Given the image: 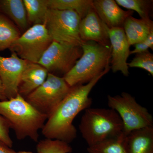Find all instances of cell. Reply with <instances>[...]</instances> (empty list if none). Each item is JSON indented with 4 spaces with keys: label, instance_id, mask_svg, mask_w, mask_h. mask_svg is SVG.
Returning a JSON list of instances; mask_svg holds the SVG:
<instances>
[{
    "label": "cell",
    "instance_id": "obj_1",
    "mask_svg": "<svg viewBox=\"0 0 153 153\" xmlns=\"http://www.w3.org/2000/svg\"><path fill=\"white\" fill-rule=\"evenodd\" d=\"M110 69V66H108L90 82L71 88L42 129V134L46 139L59 140L69 144L76 138L77 131L73 125V120L79 112L90 108L92 99L89 97V94L100 79Z\"/></svg>",
    "mask_w": 153,
    "mask_h": 153
},
{
    "label": "cell",
    "instance_id": "obj_2",
    "mask_svg": "<svg viewBox=\"0 0 153 153\" xmlns=\"http://www.w3.org/2000/svg\"><path fill=\"white\" fill-rule=\"evenodd\" d=\"M0 115L7 121L18 140L29 137L36 142L38 131L48 119L19 94L13 98L0 101Z\"/></svg>",
    "mask_w": 153,
    "mask_h": 153
},
{
    "label": "cell",
    "instance_id": "obj_3",
    "mask_svg": "<svg viewBox=\"0 0 153 153\" xmlns=\"http://www.w3.org/2000/svg\"><path fill=\"white\" fill-rule=\"evenodd\" d=\"M82 54L74 66L63 77L70 87L90 82L110 66L111 46L94 41L84 42Z\"/></svg>",
    "mask_w": 153,
    "mask_h": 153
},
{
    "label": "cell",
    "instance_id": "obj_4",
    "mask_svg": "<svg viewBox=\"0 0 153 153\" xmlns=\"http://www.w3.org/2000/svg\"><path fill=\"white\" fill-rule=\"evenodd\" d=\"M79 128L89 147L118 136L123 133V126L114 110L90 107L85 110Z\"/></svg>",
    "mask_w": 153,
    "mask_h": 153
},
{
    "label": "cell",
    "instance_id": "obj_5",
    "mask_svg": "<svg viewBox=\"0 0 153 153\" xmlns=\"http://www.w3.org/2000/svg\"><path fill=\"white\" fill-rule=\"evenodd\" d=\"M107 99L108 106L120 117L123 123V133L126 136L134 131L153 127L152 115L131 94L123 92L120 95H108Z\"/></svg>",
    "mask_w": 153,
    "mask_h": 153
},
{
    "label": "cell",
    "instance_id": "obj_6",
    "mask_svg": "<svg viewBox=\"0 0 153 153\" xmlns=\"http://www.w3.org/2000/svg\"><path fill=\"white\" fill-rule=\"evenodd\" d=\"M81 20L75 11L49 9L44 25L52 41L81 47L84 42L79 36Z\"/></svg>",
    "mask_w": 153,
    "mask_h": 153
},
{
    "label": "cell",
    "instance_id": "obj_7",
    "mask_svg": "<svg viewBox=\"0 0 153 153\" xmlns=\"http://www.w3.org/2000/svg\"><path fill=\"white\" fill-rule=\"evenodd\" d=\"M71 88L63 77L49 73L44 83L25 99L48 118L68 94Z\"/></svg>",
    "mask_w": 153,
    "mask_h": 153
},
{
    "label": "cell",
    "instance_id": "obj_8",
    "mask_svg": "<svg viewBox=\"0 0 153 153\" xmlns=\"http://www.w3.org/2000/svg\"><path fill=\"white\" fill-rule=\"evenodd\" d=\"M52 41L44 25H35L22 33L9 49L23 60L38 63Z\"/></svg>",
    "mask_w": 153,
    "mask_h": 153
},
{
    "label": "cell",
    "instance_id": "obj_9",
    "mask_svg": "<svg viewBox=\"0 0 153 153\" xmlns=\"http://www.w3.org/2000/svg\"><path fill=\"white\" fill-rule=\"evenodd\" d=\"M82 54L80 46L53 41L38 63L44 66L49 73L64 75L74 66Z\"/></svg>",
    "mask_w": 153,
    "mask_h": 153
},
{
    "label": "cell",
    "instance_id": "obj_10",
    "mask_svg": "<svg viewBox=\"0 0 153 153\" xmlns=\"http://www.w3.org/2000/svg\"><path fill=\"white\" fill-rule=\"evenodd\" d=\"M27 62L15 52H12L9 57L0 56V79L7 99L18 94L20 79Z\"/></svg>",
    "mask_w": 153,
    "mask_h": 153
},
{
    "label": "cell",
    "instance_id": "obj_11",
    "mask_svg": "<svg viewBox=\"0 0 153 153\" xmlns=\"http://www.w3.org/2000/svg\"><path fill=\"white\" fill-rule=\"evenodd\" d=\"M111 48V68L114 73L120 71L124 76L129 74L127 60L130 55L128 41L123 28H108Z\"/></svg>",
    "mask_w": 153,
    "mask_h": 153
},
{
    "label": "cell",
    "instance_id": "obj_12",
    "mask_svg": "<svg viewBox=\"0 0 153 153\" xmlns=\"http://www.w3.org/2000/svg\"><path fill=\"white\" fill-rule=\"evenodd\" d=\"M108 27L102 21L93 7L79 23V36L83 42L94 41L110 46Z\"/></svg>",
    "mask_w": 153,
    "mask_h": 153
},
{
    "label": "cell",
    "instance_id": "obj_13",
    "mask_svg": "<svg viewBox=\"0 0 153 153\" xmlns=\"http://www.w3.org/2000/svg\"><path fill=\"white\" fill-rule=\"evenodd\" d=\"M93 8L102 21L109 29L123 28L128 17L132 16L133 11H125L114 0H94Z\"/></svg>",
    "mask_w": 153,
    "mask_h": 153
},
{
    "label": "cell",
    "instance_id": "obj_14",
    "mask_svg": "<svg viewBox=\"0 0 153 153\" xmlns=\"http://www.w3.org/2000/svg\"><path fill=\"white\" fill-rule=\"evenodd\" d=\"M48 71L38 63L28 62L22 72L18 88V94L26 98L44 83Z\"/></svg>",
    "mask_w": 153,
    "mask_h": 153
},
{
    "label": "cell",
    "instance_id": "obj_15",
    "mask_svg": "<svg viewBox=\"0 0 153 153\" xmlns=\"http://www.w3.org/2000/svg\"><path fill=\"white\" fill-rule=\"evenodd\" d=\"M123 29L130 46L146 40L153 32V22L150 19H137L130 16L126 19Z\"/></svg>",
    "mask_w": 153,
    "mask_h": 153
},
{
    "label": "cell",
    "instance_id": "obj_16",
    "mask_svg": "<svg viewBox=\"0 0 153 153\" xmlns=\"http://www.w3.org/2000/svg\"><path fill=\"white\" fill-rule=\"evenodd\" d=\"M0 13L9 18L20 32L24 33L29 28L23 0H0Z\"/></svg>",
    "mask_w": 153,
    "mask_h": 153
},
{
    "label": "cell",
    "instance_id": "obj_17",
    "mask_svg": "<svg viewBox=\"0 0 153 153\" xmlns=\"http://www.w3.org/2000/svg\"><path fill=\"white\" fill-rule=\"evenodd\" d=\"M127 139L129 153H153V127L134 131Z\"/></svg>",
    "mask_w": 153,
    "mask_h": 153
},
{
    "label": "cell",
    "instance_id": "obj_18",
    "mask_svg": "<svg viewBox=\"0 0 153 153\" xmlns=\"http://www.w3.org/2000/svg\"><path fill=\"white\" fill-rule=\"evenodd\" d=\"M87 150L88 153H129L127 136L123 133L118 136L88 147Z\"/></svg>",
    "mask_w": 153,
    "mask_h": 153
},
{
    "label": "cell",
    "instance_id": "obj_19",
    "mask_svg": "<svg viewBox=\"0 0 153 153\" xmlns=\"http://www.w3.org/2000/svg\"><path fill=\"white\" fill-rule=\"evenodd\" d=\"M29 25H44L49 10L47 0H23Z\"/></svg>",
    "mask_w": 153,
    "mask_h": 153
},
{
    "label": "cell",
    "instance_id": "obj_20",
    "mask_svg": "<svg viewBox=\"0 0 153 153\" xmlns=\"http://www.w3.org/2000/svg\"><path fill=\"white\" fill-rule=\"evenodd\" d=\"M49 9L75 11L81 19L93 7L92 0H47Z\"/></svg>",
    "mask_w": 153,
    "mask_h": 153
},
{
    "label": "cell",
    "instance_id": "obj_21",
    "mask_svg": "<svg viewBox=\"0 0 153 153\" xmlns=\"http://www.w3.org/2000/svg\"><path fill=\"white\" fill-rule=\"evenodd\" d=\"M21 35V32L16 25L0 13V52L10 49Z\"/></svg>",
    "mask_w": 153,
    "mask_h": 153
},
{
    "label": "cell",
    "instance_id": "obj_22",
    "mask_svg": "<svg viewBox=\"0 0 153 153\" xmlns=\"http://www.w3.org/2000/svg\"><path fill=\"white\" fill-rule=\"evenodd\" d=\"M118 5L134 11L139 14L141 19H150L153 7L152 0H116Z\"/></svg>",
    "mask_w": 153,
    "mask_h": 153
},
{
    "label": "cell",
    "instance_id": "obj_23",
    "mask_svg": "<svg viewBox=\"0 0 153 153\" xmlns=\"http://www.w3.org/2000/svg\"><path fill=\"white\" fill-rule=\"evenodd\" d=\"M36 149L38 153H71L72 151L68 143L48 139L38 142Z\"/></svg>",
    "mask_w": 153,
    "mask_h": 153
},
{
    "label": "cell",
    "instance_id": "obj_24",
    "mask_svg": "<svg viewBox=\"0 0 153 153\" xmlns=\"http://www.w3.org/2000/svg\"><path fill=\"white\" fill-rule=\"evenodd\" d=\"M128 67L142 68L153 76V55L148 51L136 54L129 63Z\"/></svg>",
    "mask_w": 153,
    "mask_h": 153
},
{
    "label": "cell",
    "instance_id": "obj_25",
    "mask_svg": "<svg viewBox=\"0 0 153 153\" xmlns=\"http://www.w3.org/2000/svg\"><path fill=\"white\" fill-rule=\"evenodd\" d=\"M10 128L7 121L0 115V142L12 148L13 141L10 135Z\"/></svg>",
    "mask_w": 153,
    "mask_h": 153
},
{
    "label": "cell",
    "instance_id": "obj_26",
    "mask_svg": "<svg viewBox=\"0 0 153 153\" xmlns=\"http://www.w3.org/2000/svg\"><path fill=\"white\" fill-rule=\"evenodd\" d=\"M149 48L153 49V32L144 41L135 44L134 49L130 51V55L146 52Z\"/></svg>",
    "mask_w": 153,
    "mask_h": 153
},
{
    "label": "cell",
    "instance_id": "obj_27",
    "mask_svg": "<svg viewBox=\"0 0 153 153\" xmlns=\"http://www.w3.org/2000/svg\"><path fill=\"white\" fill-rule=\"evenodd\" d=\"M0 153H17L11 148L5 145L1 142H0Z\"/></svg>",
    "mask_w": 153,
    "mask_h": 153
},
{
    "label": "cell",
    "instance_id": "obj_28",
    "mask_svg": "<svg viewBox=\"0 0 153 153\" xmlns=\"http://www.w3.org/2000/svg\"><path fill=\"white\" fill-rule=\"evenodd\" d=\"M7 100V99L6 97L2 83L0 79V101H4Z\"/></svg>",
    "mask_w": 153,
    "mask_h": 153
},
{
    "label": "cell",
    "instance_id": "obj_29",
    "mask_svg": "<svg viewBox=\"0 0 153 153\" xmlns=\"http://www.w3.org/2000/svg\"><path fill=\"white\" fill-rule=\"evenodd\" d=\"M17 153H34L30 152H27V151H20Z\"/></svg>",
    "mask_w": 153,
    "mask_h": 153
}]
</instances>
